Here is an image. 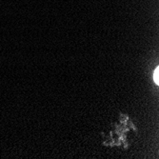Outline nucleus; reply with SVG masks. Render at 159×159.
<instances>
[{"label":"nucleus","instance_id":"obj_1","mask_svg":"<svg viewBox=\"0 0 159 159\" xmlns=\"http://www.w3.org/2000/svg\"><path fill=\"white\" fill-rule=\"evenodd\" d=\"M152 77H153V81H154V83L156 84V85H158V68H156L155 69V70H154V73H153V75H152Z\"/></svg>","mask_w":159,"mask_h":159}]
</instances>
